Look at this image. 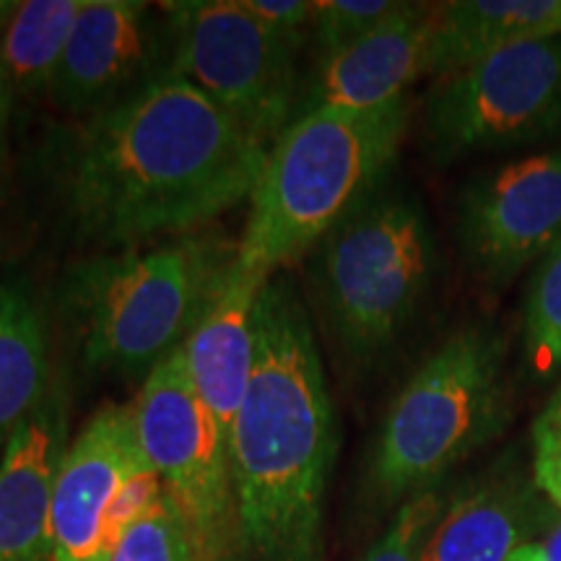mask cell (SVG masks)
I'll use <instances>...</instances> for the list:
<instances>
[{
  "mask_svg": "<svg viewBox=\"0 0 561 561\" xmlns=\"http://www.w3.org/2000/svg\"><path fill=\"white\" fill-rule=\"evenodd\" d=\"M533 561H561V515L551 517L541 530V538L528 543Z\"/></svg>",
  "mask_w": 561,
  "mask_h": 561,
  "instance_id": "4316f807",
  "label": "cell"
},
{
  "mask_svg": "<svg viewBox=\"0 0 561 561\" xmlns=\"http://www.w3.org/2000/svg\"><path fill=\"white\" fill-rule=\"evenodd\" d=\"M268 146L180 76L81 117L53 146V178L76 237L136 248L185 237L250 201Z\"/></svg>",
  "mask_w": 561,
  "mask_h": 561,
  "instance_id": "6da1fadb",
  "label": "cell"
},
{
  "mask_svg": "<svg viewBox=\"0 0 561 561\" xmlns=\"http://www.w3.org/2000/svg\"><path fill=\"white\" fill-rule=\"evenodd\" d=\"M149 466L136 409L96 411L62 455L50 515V561H107V512L130 476Z\"/></svg>",
  "mask_w": 561,
  "mask_h": 561,
  "instance_id": "7c38bea8",
  "label": "cell"
},
{
  "mask_svg": "<svg viewBox=\"0 0 561 561\" xmlns=\"http://www.w3.org/2000/svg\"><path fill=\"white\" fill-rule=\"evenodd\" d=\"M133 409L140 445L185 520L195 561H242L231 447L193 390L182 346L146 375Z\"/></svg>",
  "mask_w": 561,
  "mask_h": 561,
  "instance_id": "ba28073f",
  "label": "cell"
},
{
  "mask_svg": "<svg viewBox=\"0 0 561 561\" xmlns=\"http://www.w3.org/2000/svg\"><path fill=\"white\" fill-rule=\"evenodd\" d=\"M53 369L45 314L19 280L0 284V455L39 398Z\"/></svg>",
  "mask_w": 561,
  "mask_h": 561,
  "instance_id": "d6986e66",
  "label": "cell"
},
{
  "mask_svg": "<svg viewBox=\"0 0 561 561\" xmlns=\"http://www.w3.org/2000/svg\"><path fill=\"white\" fill-rule=\"evenodd\" d=\"M409 123V100L367 112L314 110L294 117L268 149L250 193L237 248L244 276L268 284L380 193Z\"/></svg>",
  "mask_w": 561,
  "mask_h": 561,
  "instance_id": "3957f363",
  "label": "cell"
},
{
  "mask_svg": "<svg viewBox=\"0 0 561 561\" xmlns=\"http://www.w3.org/2000/svg\"><path fill=\"white\" fill-rule=\"evenodd\" d=\"M507 416L502 339L481 325L453 333L390 403L367 466L371 496L380 504H403L434 489L460 460L494 439Z\"/></svg>",
  "mask_w": 561,
  "mask_h": 561,
  "instance_id": "5b68a950",
  "label": "cell"
},
{
  "mask_svg": "<svg viewBox=\"0 0 561 561\" xmlns=\"http://www.w3.org/2000/svg\"><path fill=\"white\" fill-rule=\"evenodd\" d=\"M167 76L161 9L138 0H83L53 76L50 96L89 117Z\"/></svg>",
  "mask_w": 561,
  "mask_h": 561,
  "instance_id": "8fae6325",
  "label": "cell"
},
{
  "mask_svg": "<svg viewBox=\"0 0 561 561\" xmlns=\"http://www.w3.org/2000/svg\"><path fill=\"white\" fill-rule=\"evenodd\" d=\"M242 5L263 26H268L273 34H278L280 39L299 47V50L310 37L314 3H305V0H242Z\"/></svg>",
  "mask_w": 561,
  "mask_h": 561,
  "instance_id": "d4e9b609",
  "label": "cell"
},
{
  "mask_svg": "<svg viewBox=\"0 0 561 561\" xmlns=\"http://www.w3.org/2000/svg\"><path fill=\"white\" fill-rule=\"evenodd\" d=\"M83 0H26L0 39V125L21 104L50 94L53 76Z\"/></svg>",
  "mask_w": 561,
  "mask_h": 561,
  "instance_id": "ac0fdd59",
  "label": "cell"
},
{
  "mask_svg": "<svg viewBox=\"0 0 561 561\" xmlns=\"http://www.w3.org/2000/svg\"><path fill=\"white\" fill-rule=\"evenodd\" d=\"M510 561H533V557H530V551H528V543H525V546H523V549H520V551H517V553H515V557H512Z\"/></svg>",
  "mask_w": 561,
  "mask_h": 561,
  "instance_id": "f546056e",
  "label": "cell"
},
{
  "mask_svg": "<svg viewBox=\"0 0 561 561\" xmlns=\"http://www.w3.org/2000/svg\"><path fill=\"white\" fill-rule=\"evenodd\" d=\"M458 234L494 289L541 263L561 242V146L479 174L460 198Z\"/></svg>",
  "mask_w": 561,
  "mask_h": 561,
  "instance_id": "30bf717a",
  "label": "cell"
},
{
  "mask_svg": "<svg viewBox=\"0 0 561 561\" xmlns=\"http://www.w3.org/2000/svg\"><path fill=\"white\" fill-rule=\"evenodd\" d=\"M164 483H161L159 473L151 466L138 471L136 476H130L128 483L121 489V494H117V500L112 502L107 520H104V549H107V557L117 546V541L125 536V530L133 523H138L144 515H149L164 500Z\"/></svg>",
  "mask_w": 561,
  "mask_h": 561,
  "instance_id": "cb8c5ba5",
  "label": "cell"
},
{
  "mask_svg": "<svg viewBox=\"0 0 561 561\" xmlns=\"http://www.w3.org/2000/svg\"><path fill=\"white\" fill-rule=\"evenodd\" d=\"M403 3L396 0H325L314 3L310 37L318 60L346 50L382 26Z\"/></svg>",
  "mask_w": 561,
  "mask_h": 561,
  "instance_id": "7402d4cb",
  "label": "cell"
},
{
  "mask_svg": "<svg viewBox=\"0 0 561 561\" xmlns=\"http://www.w3.org/2000/svg\"><path fill=\"white\" fill-rule=\"evenodd\" d=\"M263 286L231 265L221 291L182 343L193 390L219 421L229 445L255 367V305Z\"/></svg>",
  "mask_w": 561,
  "mask_h": 561,
  "instance_id": "2e32d148",
  "label": "cell"
},
{
  "mask_svg": "<svg viewBox=\"0 0 561 561\" xmlns=\"http://www.w3.org/2000/svg\"><path fill=\"white\" fill-rule=\"evenodd\" d=\"M70 445V396L60 375L0 455V561H50V515Z\"/></svg>",
  "mask_w": 561,
  "mask_h": 561,
  "instance_id": "4fadbf2b",
  "label": "cell"
},
{
  "mask_svg": "<svg viewBox=\"0 0 561 561\" xmlns=\"http://www.w3.org/2000/svg\"><path fill=\"white\" fill-rule=\"evenodd\" d=\"M107 561H195L185 520L170 496L125 530Z\"/></svg>",
  "mask_w": 561,
  "mask_h": 561,
  "instance_id": "44dd1931",
  "label": "cell"
},
{
  "mask_svg": "<svg viewBox=\"0 0 561 561\" xmlns=\"http://www.w3.org/2000/svg\"><path fill=\"white\" fill-rule=\"evenodd\" d=\"M437 250L421 203L385 185L312 250L322 325L343 356L371 364L413 325L434 280Z\"/></svg>",
  "mask_w": 561,
  "mask_h": 561,
  "instance_id": "8992f818",
  "label": "cell"
},
{
  "mask_svg": "<svg viewBox=\"0 0 561 561\" xmlns=\"http://www.w3.org/2000/svg\"><path fill=\"white\" fill-rule=\"evenodd\" d=\"M237 252L214 237H182L76 263L60 284V305L83 367L149 375L185 343Z\"/></svg>",
  "mask_w": 561,
  "mask_h": 561,
  "instance_id": "277c9868",
  "label": "cell"
},
{
  "mask_svg": "<svg viewBox=\"0 0 561 561\" xmlns=\"http://www.w3.org/2000/svg\"><path fill=\"white\" fill-rule=\"evenodd\" d=\"M549 520L536 481L494 468L445 502L419 561H510Z\"/></svg>",
  "mask_w": 561,
  "mask_h": 561,
  "instance_id": "9a60e30c",
  "label": "cell"
},
{
  "mask_svg": "<svg viewBox=\"0 0 561 561\" xmlns=\"http://www.w3.org/2000/svg\"><path fill=\"white\" fill-rule=\"evenodd\" d=\"M523 348L533 377L561 371V242L533 273L525 297Z\"/></svg>",
  "mask_w": 561,
  "mask_h": 561,
  "instance_id": "ffe728a7",
  "label": "cell"
},
{
  "mask_svg": "<svg viewBox=\"0 0 561 561\" xmlns=\"http://www.w3.org/2000/svg\"><path fill=\"white\" fill-rule=\"evenodd\" d=\"M533 481L553 507L561 510V439L533 432Z\"/></svg>",
  "mask_w": 561,
  "mask_h": 561,
  "instance_id": "484cf974",
  "label": "cell"
},
{
  "mask_svg": "<svg viewBox=\"0 0 561 561\" xmlns=\"http://www.w3.org/2000/svg\"><path fill=\"white\" fill-rule=\"evenodd\" d=\"M561 37V0H453L434 5L430 73L453 76L533 39Z\"/></svg>",
  "mask_w": 561,
  "mask_h": 561,
  "instance_id": "e0dca14e",
  "label": "cell"
},
{
  "mask_svg": "<svg viewBox=\"0 0 561 561\" xmlns=\"http://www.w3.org/2000/svg\"><path fill=\"white\" fill-rule=\"evenodd\" d=\"M16 11V3H9V0H0V26L9 24V19Z\"/></svg>",
  "mask_w": 561,
  "mask_h": 561,
  "instance_id": "f1b7e54d",
  "label": "cell"
},
{
  "mask_svg": "<svg viewBox=\"0 0 561 561\" xmlns=\"http://www.w3.org/2000/svg\"><path fill=\"white\" fill-rule=\"evenodd\" d=\"M561 130V37L510 47L442 76L424 102L421 136L439 164L520 149Z\"/></svg>",
  "mask_w": 561,
  "mask_h": 561,
  "instance_id": "9c48e42d",
  "label": "cell"
},
{
  "mask_svg": "<svg viewBox=\"0 0 561 561\" xmlns=\"http://www.w3.org/2000/svg\"><path fill=\"white\" fill-rule=\"evenodd\" d=\"M533 432L549 434V437L561 439V385L557 390H553V396L549 398V403H546L541 416L536 419V424H533Z\"/></svg>",
  "mask_w": 561,
  "mask_h": 561,
  "instance_id": "83f0119b",
  "label": "cell"
},
{
  "mask_svg": "<svg viewBox=\"0 0 561 561\" xmlns=\"http://www.w3.org/2000/svg\"><path fill=\"white\" fill-rule=\"evenodd\" d=\"M432 21L434 5L403 3L356 45L314 62L312 73L301 76L297 115L314 110L367 112L405 100V89L430 73Z\"/></svg>",
  "mask_w": 561,
  "mask_h": 561,
  "instance_id": "5bb4252c",
  "label": "cell"
},
{
  "mask_svg": "<svg viewBox=\"0 0 561 561\" xmlns=\"http://www.w3.org/2000/svg\"><path fill=\"white\" fill-rule=\"evenodd\" d=\"M242 561H325L339 424L318 339L289 278L255 305V367L231 430Z\"/></svg>",
  "mask_w": 561,
  "mask_h": 561,
  "instance_id": "7a4b0ae2",
  "label": "cell"
},
{
  "mask_svg": "<svg viewBox=\"0 0 561 561\" xmlns=\"http://www.w3.org/2000/svg\"><path fill=\"white\" fill-rule=\"evenodd\" d=\"M445 507V496L437 489L421 491L398 507L388 530L369 546L359 561H419L421 546L430 536L434 520Z\"/></svg>",
  "mask_w": 561,
  "mask_h": 561,
  "instance_id": "603a6c76",
  "label": "cell"
},
{
  "mask_svg": "<svg viewBox=\"0 0 561 561\" xmlns=\"http://www.w3.org/2000/svg\"><path fill=\"white\" fill-rule=\"evenodd\" d=\"M167 73L180 76L263 146L297 115L299 47L244 9L242 0L161 3Z\"/></svg>",
  "mask_w": 561,
  "mask_h": 561,
  "instance_id": "52a82bcc",
  "label": "cell"
}]
</instances>
